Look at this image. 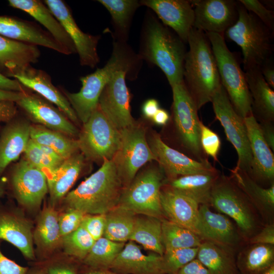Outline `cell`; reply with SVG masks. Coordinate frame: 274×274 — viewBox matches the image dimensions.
<instances>
[{
	"mask_svg": "<svg viewBox=\"0 0 274 274\" xmlns=\"http://www.w3.org/2000/svg\"><path fill=\"white\" fill-rule=\"evenodd\" d=\"M141 58L126 42L114 41L112 55L107 63L92 74L80 78L82 87L76 93L62 91L75 111L79 121H87L98 107L100 94L106 84L117 71L124 70L128 78L137 75Z\"/></svg>",
	"mask_w": 274,
	"mask_h": 274,
	"instance_id": "cell-1",
	"label": "cell"
},
{
	"mask_svg": "<svg viewBox=\"0 0 274 274\" xmlns=\"http://www.w3.org/2000/svg\"><path fill=\"white\" fill-rule=\"evenodd\" d=\"M185 44L174 31L149 14L144 23L139 55L159 67L172 87L183 81Z\"/></svg>",
	"mask_w": 274,
	"mask_h": 274,
	"instance_id": "cell-2",
	"label": "cell"
},
{
	"mask_svg": "<svg viewBox=\"0 0 274 274\" xmlns=\"http://www.w3.org/2000/svg\"><path fill=\"white\" fill-rule=\"evenodd\" d=\"M184 64L183 82L199 110L221 85L217 65L206 33L192 28Z\"/></svg>",
	"mask_w": 274,
	"mask_h": 274,
	"instance_id": "cell-3",
	"label": "cell"
},
{
	"mask_svg": "<svg viewBox=\"0 0 274 274\" xmlns=\"http://www.w3.org/2000/svg\"><path fill=\"white\" fill-rule=\"evenodd\" d=\"M124 189L113 160L101 167L64 197L68 208L84 214H106L118 205Z\"/></svg>",
	"mask_w": 274,
	"mask_h": 274,
	"instance_id": "cell-4",
	"label": "cell"
},
{
	"mask_svg": "<svg viewBox=\"0 0 274 274\" xmlns=\"http://www.w3.org/2000/svg\"><path fill=\"white\" fill-rule=\"evenodd\" d=\"M239 3L238 19L224 33L241 48L245 71L261 69L271 58L272 31Z\"/></svg>",
	"mask_w": 274,
	"mask_h": 274,
	"instance_id": "cell-5",
	"label": "cell"
},
{
	"mask_svg": "<svg viewBox=\"0 0 274 274\" xmlns=\"http://www.w3.org/2000/svg\"><path fill=\"white\" fill-rule=\"evenodd\" d=\"M210 207L233 220L245 241L262 228L259 213L230 176L220 175L212 190Z\"/></svg>",
	"mask_w": 274,
	"mask_h": 274,
	"instance_id": "cell-6",
	"label": "cell"
},
{
	"mask_svg": "<svg viewBox=\"0 0 274 274\" xmlns=\"http://www.w3.org/2000/svg\"><path fill=\"white\" fill-rule=\"evenodd\" d=\"M205 33L216 59L221 84L235 111L244 119L252 114V99L245 72L227 47L223 35Z\"/></svg>",
	"mask_w": 274,
	"mask_h": 274,
	"instance_id": "cell-7",
	"label": "cell"
},
{
	"mask_svg": "<svg viewBox=\"0 0 274 274\" xmlns=\"http://www.w3.org/2000/svg\"><path fill=\"white\" fill-rule=\"evenodd\" d=\"M171 87L173 98L172 119L180 146L190 158L198 161H208L200 145L201 121L195 102L183 81Z\"/></svg>",
	"mask_w": 274,
	"mask_h": 274,
	"instance_id": "cell-8",
	"label": "cell"
},
{
	"mask_svg": "<svg viewBox=\"0 0 274 274\" xmlns=\"http://www.w3.org/2000/svg\"><path fill=\"white\" fill-rule=\"evenodd\" d=\"M164 173L161 167H151L136 175L124 188L118 205L134 214L157 217L163 216L160 191Z\"/></svg>",
	"mask_w": 274,
	"mask_h": 274,
	"instance_id": "cell-9",
	"label": "cell"
},
{
	"mask_svg": "<svg viewBox=\"0 0 274 274\" xmlns=\"http://www.w3.org/2000/svg\"><path fill=\"white\" fill-rule=\"evenodd\" d=\"M85 158L94 161L112 160L121 142V132L98 106L83 126L77 140Z\"/></svg>",
	"mask_w": 274,
	"mask_h": 274,
	"instance_id": "cell-10",
	"label": "cell"
},
{
	"mask_svg": "<svg viewBox=\"0 0 274 274\" xmlns=\"http://www.w3.org/2000/svg\"><path fill=\"white\" fill-rule=\"evenodd\" d=\"M121 132L119 148L113 158L124 188L131 182L141 167L156 161L146 136L145 128L134 123Z\"/></svg>",
	"mask_w": 274,
	"mask_h": 274,
	"instance_id": "cell-11",
	"label": "cell"
},
{
	"mask_svg": "<svg viewBox=\"0 0 274 274\" xmlns=\"http://www.w3.org/2000/svg\"><path fill=\"white\" fill-rule=\"evenodd\" d=\"M211 102L216 119L220 122L227 139L237 153L238 160L235 167L248 174L251 165L252 153L244 119L235 111L222 84Z\"/></svg>",
	"mask_w": 274,
	"mask_h": 274,
	"instance_id": "cell-12",
	"label": "cell"
},
{
	"mask_svg": "<svg viewBox=\"0 0 274 274\" xmlns=\"http://www.w3.org/2000/svg\"><path fill=\"white\" fill-rule=\"evenodd\" d=\"M126 77L128 78L126 71L116 72L104 88L98 104L104 114L119 130L135 123L130 112Z\"/></svg>",
	"mask_w": 274,
	"mask_h": 274,
	"instance_id": "cell-13",
	"label": "cell"
},
{
	"mask_svg": "<svg viewBox=\"0 0 274 274\" xmlns=\"http://www.w3.org/2000/svg\"><path fill=\"white\" fill-rule=\"evenodd\" d=\"M9 183L19 203L29 209L38 208L49 191L45 174L25 159L14 167Z\"/></svg>",
	"mask_w": 274,
	"mask_h": 274,
	"instance_id": "cell-14",
	"label": "cell"
},
{
	"mask_svg": "<svg viewBox=\"0 0 274 274\" xmlns=\"http://www.w3.org/2000/svg\"><path fill=\"white\" fill-rule=\"evenodd\" d=\"M194 7L193 28L223 35L237 21L239 2L233 0L190 1Z\"/></svg>",
	"mask_w": 274,
	"mask_h": 274,
	"instance_id": "cell-15",
	"label": "cell"
},
{
	"mask_svg": "<svg viewBox=\"0 0 274 274\" xmlns=\"http://www.w3.org/2000/svg\"><path fill=\"white\" fill-rule=\"evenodd\" d=\"M149 145L168 180L180 176L209 173L217 170L209 161H198L170 147L157 133H153Z\"/></svg>",
	"mask_w": 274,
	"mask_h": 274,
	"instance_id": "cell-16",
	"label": "cell"
},
{
	"mask_svg": "<svg viewBox=\"0 0 274 274\" xmlns=\"http://www.w3.org/2000/svg\"><path fill=\"white\" fill-rule=\"evenodd\" d=\"M44 3L59 21L74 42L80 64L83 66L94 67L99 61L97 47L100 36H93L82 31L63 1L46 0Z\"/></svg>",
	"mask_w": 274,
	"mask_h": 274,
	"instance_id": "cell-17",
	"label": "cell"
},
{
	"mask_svg": "<svg viewBox=\"0 0 274 274\" xmlns=\"http://www.w3.org/2000/svg\"><path fill=\"white\" fill-rule=\"evenodd\" d=\"M16 104L39 125L70 137L79 135V130L66 115L39 94L26 90Z\"/></svg>",
	"mask_w": 274,
	"mask_h": 274,
	"instance_id": "cell-18",
	"label": "cell"
},
{
	"mask_svg": "<svg viewBox=\"0 0 274 274\" xmlns=\"http://www.w3.org/2000/svg\"><path fill=\"white\" fill-rule=\"evenodd\" d=\"M197 234L202 241L211 242L235 251L244 240L230 218L213 212L210 206L206 204L199 205Z\"/></svg>",
	"mask_w": 274,
	"mask_h": 274,
	"instance_id": "cell-19",
	"label": "cell"
},
{
	"mask_svg": "<svg viewBox=\"0 0 274 274\" xmlns=\"http://www.w3.org/2000/svg\"><path fill=\"white\" fill-rule=\"evenodd\" d=\"M252 153L248 175L258 184H274V155L265 141L259 123L252 114L244 119Z\"/></svg>",
	"mask_w": 274,
	"mask_h": 274,
	"instance_id": "cell-20",
	"label": "cell"
},
{
	"mask_svg": "<svg viewBox=\"0 0 274 274\" xmlns=\"http://www.w3.org/2000/svg\"><path fill=\"white\" fill-rule=\"evenodd\" d=\"M140 3L141 6L153 10L164 25L187 44L194 20V10L190 1L143 0Z\"/></svg>",
	"mask_w": 274,
	"mask_h": 274,
	"instance_id": "cell-21",
	"label": "cell"
},
{
	"mask_svg": "<svg viewBox=\"0 0 274 274\" xmlns=\"http://www.w3.org/2000/svg\"><path fill=\"white\" fill-rule=\"evenodd\" d=\"M0 36L37 46H43L65 55L70 54L47 31L35 23L19 18L0 16Z\"/></svg>",
	"mask_w": 274,
	"mask_h": 274,
	"instance_id": "cell-22",
	"label": "cell"
},
{
	"mask_svg": "<svg viewBox=\"0 0 274 274\" xmlns=\"http://www.w3.org/2000/svg\"><path fill=\"white\" fill-rule=\"evenodd\" d=\"M31 223L9 207L0 206V240L12 244L29 260H35Z\"/></svg>",
	"mask_w": 274,
	"mask_h": 274,
	"instance_id": "cell-23",
	"label": "cell"
},
{
	"mask_svg": "<svg viewBox=\"0 0 274 274\" xmlns=\"http://www.w3.org/2000/svg\"><path fill=\"white\" fill-rule=\"evenodd\" d=\"M13 78L26 88L36 92L55 105L72 122H78V117L69 101L62 92L53 85L50 77L46 72L30 65L14 75Z\"/></svg>",
	"mask_w": 274,
	"mask_h": 274,
	"instance_id": "cell-24",
	"label": "cell"
},
{
	"mask_svg": "<svg viewBox=\"0 0 274 274\" xmlns=\"http://www.w3.org/2000/svg\"><path fill=\"white\" fill-rule=\"evenodd\" d=\"M110 269L118 274H166L161 256L144 254L131 241L125 244Z\"/></svg>",
	"mask_w": 274,
	"mask_h": 274,
	"instance_id": "cell-25",
	"label": "cell"
},
{
	"mask_svg": "<svg viewBox=\"0 0 274 274\" xmlns=\"http://www.w3.org/2000/svg\"><path fill=\"white\" fill-rule=\"evenodd\" d=\"M160 197L163 214L166 219L198 235L199 204L196 201L168 186L161 189Z\"/></svg>",
	"mask_w": 274,
	"mask_h": 274,
	"instance_id": "cell-26",
	"label": "cell"
},
{
	"mask_svg": "<svg viewBox=\"0 0 274 274\" xmlns=\"http://www.w3.org/2000/svg\"><path fill=\"white\" fill-rule=\"evenodd\" d=\"M40 56L37 46L0 36V73L6 77H13L36 63Z\"/></svg>",
	"mask_w": 274,
	"mask_h": 274,
	"instance_id": "cell-27",
	"label": "cell"
},
{
	"mask_svg": "<svg viewBox=\"0 0 274 274\" xmlns=\"http://www.w3.org/2000/svg\"><path fill=\"white\" fill-rule=\"evenodd\" d=\"M6 123L0 133V177L24 153L30 139L28 122L14 117Z\"/></svg>",
	"mask_w": 274,
	"mask_h": 274,
	"instance_id": "cell-28",
	"label": "cell"
},
{
	"mask_svg": "<svg viewBox=\"0 0 274 274\" xmlns=\"http://www.w3.org/2000/svg\"><path fill=\"white\" fill-rule=\"evenodd\" d=\"M252 99V113L259 123L274 122V91L264 80L260 68L245 71Z\"/></svg>",
	"mask_w": 274,
	"mask_h": 274,
	"instance_id": "cell-29",
	"label": "cell"
},
{
	"mask_svg": "<svg viewBox=\"0 0 274 274\" xmlns=\"http://www.w3.org/2000/svg\"><path fill=\"white\" fill-rule=\"evenodd\" d=\"M8 3L11 7L26 12L43 25L70 54L77 53L72 40L44 3L38 0H9Z\"/></svg>",
	"mask_w": 274,
	"mask_h": 274,
	"instance_id": "cell-30",
	"label": "cell"
},
{
	"mask_svg": "<svg viewBox=\"0 0 274 274\" xmlns=\"http://www.w3.org/2000/svg\"><path fill=\"white\" fill-rule=\"evenodd\" d=\"M230 177L247 195L259 215L269 223L274 212V184L265 188L255 182L248 174L234 167Z\"/></svg>",
	"mask_w": 274,
	"mask_h": 274,
	"instance_id": "cell-31",
	"label": "cell"
},
{
	"mask_svg": "<svg viewBox=\"0 0 274 274\" xmlns=\"http://www.w3.org/2000/svg\"><path fill=\"white\" fill-rule=\"evenodd\" d=\"M221 174L215 171L179 177L167 180V186L196 201L210 206L213 186Z\"/></svg>",
	"mask_w": 274,
	"mask_h": 274,
	"instance_id": "cell-32",
	"label": "cell"
},
{
	"mask_svg": "<svg viewBox=\"0 0 274 274\" xmlns=\"http://www.w3.org/2000/svg\"><path fill=\"white\" fill-rule=\"evenodd\" d=\"M235 250L211 242L203 241L196 258L211 274H241L237 267Z\"/></svg>",
	"mask_w": 274,
	"mask_h": 274,
	"instance_id": "cell-33",
	"label": "cell"
},
{
	"mask_svg": "<svg viewBox=\"0 0 274 274\" xmlns=\"http://www.w3.org/2000/svg\"><path fill=\"white\" fill-rule=\"evenodd\" d=\"M85 157L82 153H76L65 159L54 173L48 184L51 206L54 207L63 197L74 184L80 174Z\"/></svg>",
	"mask_w": 274,
	"mask_h": 274,
	"instance_id": "cell-34",
	"label": "cell"
},
{
	"mask_svg": "<svg viewBox=\"0 0 274 274\" xmlns=\"http://www.w3.org/2000/svg\"><path fill=\"white\" fill-rule=\"evenodd\" d=\"M236 262L241 274H261L274 264V245L250 244L239 252Z\"/></svg>",
	"mask_w": 274,
	"mask_h": 274,
	"instance_id": "cell-35",
	"label": "cell"
},
{
	"mask_svg": "<svg viewBox=\"0 0 274 274\" xmlns=\"http://www.w3.org/2000/svg\"><path fill=\"white\" fill-rule=\"evenodd\" d=\"M58 216L54 207H46L40 214L33 232V243L44 251L55 249L61 242Z\"/></svg>",
	"mask_w": 274,
	"mask_h": 274,
	"instance_id": "cell-36",
	"label": "cell"
},
{
	"mask_svg": "<svg viewBox=\"0 0 274 274\" xmlns=\"http://www.w3.org/2000/svg\"><path fill=\"white\" fill-rule=\"evenodd\" d=\"M161 220L149 216H136L129 241L138 243L144 248L162 256L164 249L162 239Z\"/></svg>",
	"mask_w": 274,
	"mask_h": 274,
	"instance_id": "cell-37",
	"label": "cell"
},
{
	"mask_svg": "<svg viewBox=\"0 0 274 274\" xmlns=\"http://www.w3.org/2000/svg\"><path fill=\"white\" fill-rule=\"evenodd\" d=\"M30 139L38 144L52 149L64 159L79 150L77 140L39 124L30 125Z\"/></svg>",
	"mask_w": 274,
	"mask_h": 274,
	"instance_id": "cell-38",
	"label": "cell"
},
{
	"mask_svg": "<svg viewBox=\"0 0 274 274\" xmlns=\"http://www.w3.org/2000/svg\"><path fill=\"white\" fill-rule=\"evenodd\" d=\"M110 13L116 40L126 42L133 16L141 6L136 0H98Z\"/></svg>",
	"mask_w": 274,
	"mask_h": 274,
	"instance_id": "cell-39",
	"label": "cell"
},
{
	"mask_svg": "<svg viewBox=\"0 0 274 274\" xmlns=\"http://www.w3.org/2000/svg\"><path fill=\"white\" fill-rule=\"evenodd\" d=\"M106 215V225L103 237L111 241L124 243L132 234L136 214L117 206Z\"/></svg>",
	"mask_w": 274,
	"mask_h": 274,
	"instance_id": "cell-40",
	"label": "cell"
},
{
	"mask_svg": "<svg viewBox=\"0 0 274 274\" xmlns=\"http://www.w3.org/2000/svg\"><path fill=\"white\" fill-rule=\"evenodd\" d=\"M162 239L165 251L197 248L202 241L195 232L166 219L161 220Z\"/></svg>",
	"mask_w": 274,
	"mask_h": 274,
	"instance_id": "cell-41",
	"label": "cell"
},
{
	"mask_svg": "<svg viewBox=\"0 0 274 274\" xmlns=\"http://www.w3.org/2000/svg\"><path fill=\"white\" fill-rule=\"evenodd\" d=\"M124 245V243L114 242L102 237L95 241L82 262L87 267L91 269H110Z\"/></svg>",
	"mask_w": 274,
	"mask_h": 274,
	"instance_id": "cell-42",
	"label": "cell"
},
{
	"mask_svg": "<svg viewBox=\"0 0 274 274\" xmlns=\"http://www.w3.org/2000/svg\"><path fill=\"white\" fill-rule=\"evenodd\" d=\"M95 241L80 225L76 230L62 237L61 244L66 255L83 261Z\"/></svg>",
	"mask_w": 274,
	"mask_h": 274,
	"instance_id": "cell-43",
	"label": "cell"
},
{
	"mask_svg": "<svg viewBox=\"0 0 274 274\" xmlns=\"http://www.w3.org/2000/svg\"><path fill=\"white\" fill-rule=\"evenodd\" d=\"M24 158L46 176L48 184L52 180L59 166L56 165L43 152L39 144L30 139L24 151Z\"/></svg>",
	"mask_w": 274,
	"mask_h": 274,
	"instance_id": "cell-44",
	"label": "cell"
},
{
	"mask_svg": "<svg viewBox=\"0 0 274 274\" xmlns=\"http://www.w3.org/2000/svg\"><path fill=\"white\" fill-rule=\"evenodd\" d=\"M198 249V247L165 251L162 257L166 274H176L182 267L196 258Z\"/></svg>",
	"mask_w": 274,
	"mask_h": 274,
	"instance_id": "cell-45",
	"label": "cell"
},
{
	"mask_svg": "<svg viewBox=\"0 0 274 274\" xmlns=\"http://www.w3.org/2000/svg\"><path fill=\"white\" fill-rule=\"evenodd\" d=\"M200 145L204 153L210 156L215 161L218 160L217 156L220 150L221 141L218 135L206 126L201 121L200 124Z\"/></svg>",
	"mask_w": 274,
	"mask_h": 274,
	"instance_id": "cell-46",
	"label": "cell"
},
{
	"mask_svg": "<svg viewBox=\"0 0 274 274\" xmlns=\"http://www.w3.org/2000/svg\"><path fill=\"white\" fill-rule=\"evenodd\" d=\"M238 2L249 12L257 17L271 31L274 28V13L257 0H240Z\"/></svg>",
	"mask_w": 274,
	"mask_h": 274,
	"instance_id": "cell-47",
	"label": "cell"
},
{
	"mask_svg": "<svg viewBox=\"0 0 274 274\" xmlns=\"http://www.w3.org/2000/svg\"><path fill=\"white\" fill-rule=\"evenodd\" d=\"M85 214L73 208L59 215L58 222L61 237L76 230L80 225Z\"/></svg>",
	"mask_w": 274,
	"mask_h": 274,
	"instance_id": "cell-48",
	"label": "cell"
},
{
	"mask_svg": "<svg viewBox=\"0 0 274 274\" xmlns=\"http://www.w3.org/2000/svg\"><path fill=\"white\" fill-rule=\"evenodd\" d=\"M105 225V214H85L81 224V226L87 231L95 241L102 237Z\"/></svg>",
	"mask_w": 274,
	"mask_h": 274,
	"instance_id": "cell-49",
	"label": "cell"
},
{
	"mask_svg": "<svg viewBox=\"0 0 274 274\" xmlns=\"http://www.w3.org/2000/svg\"><path fill=\"white\" fill-rule=\"evenodd\" d=\"M249 244H262L274 245V224L266 223L248 242Z\"/></svg>",
	"mask_w": 274,
	"mask_h": 274,
	"instance_id": "cell-50",
	"label": "cell"
},
{
	"mask_svg": "<svg viewBox=\"0 0 274 274\" xmlns=\"http://www.w3.org/2000/svg\"><path fill=\"white\" fill-rule=\"evenodd\" d=\"M27 267L22 266L5 256L0 248V274H26Z\"/></svg>",
	"mask_w": 274,
	"mask_h": 274,
	"instance_id": "cell-51",
	"label": "cell"
},
{
	"mask_svg": "<svg viewBox=\"0 0 274 274\" xmlns=\"http://www.w3.org/2000/svg\"><path fill=\"white\" fill-rule=\"evenodd\" d=\"M43 266L47 274H77L75 267L66 262H52Z\"/></svg>",
	"mask_w": 274,
	"mask_h": 274,
	"instance_id": "cell-52",
	"label": "cell"
},
{
	"mask_svg": "<svg viewBox=\"0 0 274 274\" xmlns=\"http://www.w3.org/2000/svg\"><path fill=\"white\" fill-rule=\"evenodd\" d=\"M176 274H211L208 269L196 258L182 267Z\"/></svg>",
	"mask_w": 274,
	"mask_h": 274,
	"instance_id": "cell-53",
	"label": "cell"
},
{
	"mask_svg": "<svg viewBox=\"0 0 274 274\" xmlns=\"http://www.w3.org/2000/svg\"><path fill=\"white\" fill-rule=\"evenodd\" d=\"M16 103L12 101L0 102V122H7L17 114Z\"/></svg>",
	"mask_w": 274,
	"mask_h": 274,
	"instance_id": "cell-54",
	"label": "cell"
},
{
	"mask_svg": "<svg viewBox=\"0 0 274 274\" xmlns=\"http://www.w3.org/2000/svg\"><path fill=\"white\" fill-rule=\"evenodd\" d=\"M0 89L6 90L24 92L28 89L16 79H11L0 73Z\"/></svg>",
	"mask_w": 274,
	"mask_h": 274,
	"instance_id": "cell-55",
	"label": "cell"
},
{
	"mask_svg": "<svg viewBox=\"0 0 274 274\" xmlns=\"http://www.w3.org/2000/svg\"><path fill=\"white\" fill-rule=\"evenodd\" d=\"M262 136L271 151L274 150L273 123H259Z\"/></svg>",
	"mask_w": 274,
	"mask_h": 274,
	"instance_id": "cell-56",
	"label": "cell"
},
{
	"mask_svg": "<svg viewBox=\"0 0 274 274\" xmlns=\"http://www.w3.org/2000/svg\"><path fill=\"white\" fill-rule=\"evenodd\" d=\"M159 109L158 101L155 99L151 98L147 100L144 103L142 106V112L146 118L152 119Z\"/></svg>",
	"mask_w": 274,
	"mask_h": 274,
	"instance_id": "cell-57",
	"label": "cell"
},
{
	"mask_svg": "<svg viewBox=\"0 0 274 274\" xmlns=\"http://www.w3.org/2000/svg\"><path fill=\"white\" fill-rule=\"evenodd\" d=\"M261 72L268 85L272 89L274 88V68L271 58L267 61L261 67Z\"/></svg>",
	"mask_w": 274,
	"mask_h": 274,
	"instance_id": "cell-58",
	"label": "cell"
},
{
	"mask_svg": "<svg viewBox=\"0 0 274 274\" xmlns=\"http://www.w3.org/2000/svg\"><path fill=\"white\" fill-rule=\"evenodd\" d=\"M25 91L17 92L0 89V102L9 101L16 103L22 97Z\"/></svg>",
	"mask_w": 274,
	"mask_h": 274,
	"instance_id": "cell-59",
	"label": "cell"
},
{
	"mask_svg": "<svg viewBox=\"0 0 274 274\" xmlns=\"http://www.w3.org/2000/svg\"><path fill=\"white\" fill-rule=\"evenodd\" d=\"M155 124L159 125H165L169 120L168 113L164 109H159L152 118Z\"/></svg>",
	"mask_w": 274,
	"mask_h": 274,
	"instance_id": "cell-60",
	"label": "cell"
},
{
	"mask_svg": "<svg viewBox=\"0 0 274 274\" xmlns=\"http://www.w3.org/2000/svg\"><path fill=\"white\" fill-rule=\"evenodd\" d=\"M26 274H47L45 267L43 266H35L28 270Z\"/></svg>",
	"mask_w": 274,
	"mask_h": 274,
	"instance_id": "cell-61",
	"label": "cell"
},
{
	"mask_svg": "<svg viewBox=\"0 0 274 274\" xmlns=\"http://www.w3.org/2000/svg\"><path fill=\"white\" fill-rule=\"evenodd\" d=\"M84 274H118L113 271H109L108 269H95L88 268Z\"/></svg>",
	"mask_w": 274,
	"mask_h": 274,
	"instance_id": "cell-62",
	"label": "cell"
},
{
	"mask_svg": "<svg viewBox=\"0 0 274 274\" xmlns=\"http://www.w3.org/2000/svg\"><path fill=\"white\" fill-rule=\"evenodd\" d=\"M6 187V182L0 179V198L5 194Z\"/></svg>",
	"mask_w": 274,
	"mask_h": 274,
	"instance_id": "cell-63",
	"label": "cell"
},
{
	"mask_svg": "<svg viewBox=\"0 0 274 274\" xmlns=\"http://www.w3.org/2000/svg\"><path fill=\"white\" fill-rule=\"evenodd\" d=\"M261 274H274V264Z\"/></svg>",
	"mask_w": 274,
	"mask_h": 274,
	"instance_id": "cell-64",
	"label": "cell"
}]
</instances>
